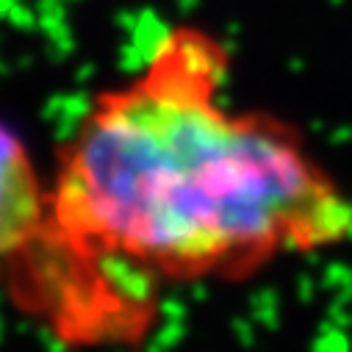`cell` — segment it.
<instances>
[{
    "label": "cell",
    "mask_w": 352,
    "mask_h": 352,
    "mask_svg": "<svg viewBox=\"0 0 352 352\" xmlns=\"http://www.w3.org/2000/svg\"><path fill=\"white\" fill-rule=\"evenodd\" d=\"M230 56L172 28L95 98L47 184V222L12 272L64 341H128L161 283L247 280L352 236V200L294 128L222 100Z\"/></svg>",
    "instance_id": "6da1fadb"
},
{
    "label": "cell",
    "mask_w": 352,
    "mask_h": 352,
    "mask_svg": "<svg viewBox=\"0 0 352 352\" xmlns=\"http://www.w3.org/2000/svg\"><path fill=\"white\" fill-rule=\"evenodd\" d=\"M47 222V186L25 142L0 122V263L14 272L34 252Z\"/></svg>",
    "instance_id": "7a4b0ae2"
}]
</instances>
